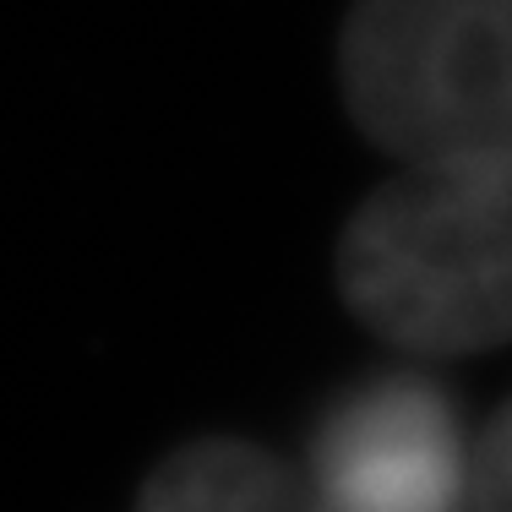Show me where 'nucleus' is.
I'll return each mask as SVG.
<instances>
[{
    "instance_id": "39448f33",
    "label": "nucleus",
    "mask_w": 512,
    "mask_h": 512,
    "mask_svg": "<svg viewBox=\"0 0 512 512\" xmlns=\"http://www.w3.org/2000/svg\"><path fill=\"white\" fill-rule=\"evenodd\" d=\"M469 502H474V512H512V404L474 442Z\"/></svg>"
},
{
    "instance_id": "f257e3e1",
    "label": "nucleus",
    "mask_w": 512,
    "mask_h": 512,
    "mask_svg": "<svg viewBox=\"0 0 512 512\" xmlns=\"http://www.w3.org/2000/svg\"><path fill=\"white\" fill-rule=\"evenodd\" d=\"M338 295L404 355L512 344V164L409 158L344 224Z\"/></svg>"
},
{
    "instance_id": "423d86ee",
    "label": "nucleus",
    "mask_w": 512,
    "mask_h": 512,
    "mask_svg": "<svg viewBox=\"0 0 512 512\" xmlns=\"http://www.w3.org/2000/svg\"><path fill=\"white\" fill-rule=\"evenodd\" d=\"M469 512H474V507H469Z\"/></svg>"
},
{
    "instance_id": "20e7f679",
    "label": "nucleus",
    "mask_w": 512,
    "mask_h": 512,
    "mask_svg": "<svg viewBox=\"0 0 512 512\" xmlns=\"http://www.w3.org/2000/svg\"><path fill=\"white\" fill-rule=\"evenodd\" d=\"M137 512H311V491L251 442H191L153 469Z\"/></svg>"
},
{
    "instance_id": "7ed1b4c3",
    "label": "nucleus",
    "mask_w": 512,
    "mask_h": 512,
    "mask_svg": "<svg viewBox=\"0 0 512 512\" xmlns=\"http://www.w3.org/2000/svg\"><path fill=\"white\" fill-rule=\"evenodd\" d=\"M474 442L447 393L382 376L322 420L311 447V512H469Z\"/></svg>"
},
{
    "instance_id": "f03ea898",
    "label": "nucleus",
    "mask_w": 512,
    "mask_h": 512,
    "mask_svg": "<svg viewBox=\"0 0 512 512\" xmlns=\"http://www.w3.org/2000/svg\"><path fill=\"white\" fill-rule=\"evenodd\" d=\"M338 82L355 126L398 164H512V0H355Z\"/></svg>"
}]
</instances>
